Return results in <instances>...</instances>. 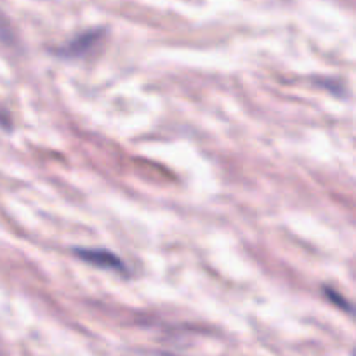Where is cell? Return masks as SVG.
Segmentation results:
<instances>
[{
  "label": "cell",
  "instance_id": "3",
  "mask_svg": "<svg viewBox=\"0 0 356 356\" xmlns=\"http://www.w3.org/2000/svg\"><path fill=\"white\" fill-rule=\"evenodd\" d=\"M323 294H325V298L329 299L330 302H334V306H337V308L351 313V315H356V308H353V305H351L350 301H346V299H344L337 291H334V289L327 287L325 285V287H323Z\"/></svg>",
  "mask_w": 356,
  "mask_h": 356
},
{
  "label": "cell",
  "instance_id": "1",
  "mask_svg": "<svg viewBox=\"0 0 356 356\" xmlns=\"http://www.w3.org/2000/svg\"><path fill=\"white\" fill-rule=\"evenodd\" d=\"M103 35H104V28L101 26L80 31L79 35L70 38L66 44L61 45V47H56L52 52H54L58 58H65V59L82 58L83 54H87V52H89L97 42H99V38L103 37Z\"/></svg>",
  "mask_w": 356,
  "mask_h": 356
},
{
  "label": "cell",
  "instance_id": "2",
  "mask_svg": "<svg viewBox=\"0 0 356 356\" xmlns=\"http://www.w3.org/2000/svg\"><path fill=\"white\" fill-rule=\"evenodd\" d=\"M72 254L73 256L79 257V259L92 264V266L103 268V270L117 271V273H120V275L127 273V266H125L124 261H122L117 254L111 252V250L87 249V247H73Z\"/></svg>",
  "mask_w": 356,
  "mask_h": 356
}]
</instances>
